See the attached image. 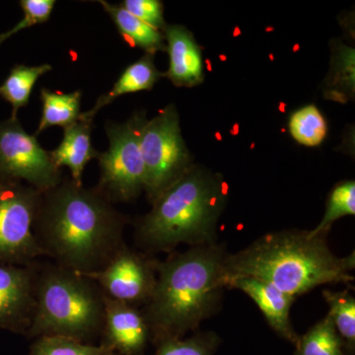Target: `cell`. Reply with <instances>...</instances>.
Segmentation results:
<instances>
[{
    "label": "cell",
    "mask_w": 355,
    "mask_h": 355,
    "mask_svg": "<svg viewBox=\"0 0 355 355\" xmlns=\"http://www.w3.org/2000/svg\"><path fill=\"white\" fill-rule=\"evenodd\" d=\"M127 223L99 187L85 188L67 177L41 193L34 231L44 257L86 273L101 270L125 245Z\"/></svg>",
    "instance_id": "obj_1"
},
{
    "label": "cell",
    "mask_w": 355,
    "mask_h": 355,
    "mask_svg": "<svg viewBox=\"0 0 355 355\" xmlns=\"http://www.w3.org/2000/svg\"><path fill=\"white\" fill-rule=\"evenodd\" d=\"M226 256L212 244L156 261L155 287L142 311L153 342L182 338L216 311L225 288Z\"/></svg>",
    "instance_id": "obj_2"
},
{
    "label": "cell",
    "mask_w": 355,
    "mask_h": 355,
    "mask_svg": "<svg viewBox=\"0 0 355 355\" xmlns=\"http://www.w3.org/2000/svg\"><path fill=\"white\" fill-rule=\"evenodd\" d=\"M354 252L334 254L327 237L286 230L261 237L239 253L227 254L224 280L249 277L265 280L292 297L323 284L354 282Z\"/></svg>",
    "instance_id": "obj_3"
},
{
    "label": "cell",
    "mask_w": 355,
    "mask_h": 355,
    "mask_svg": "<svg viewBox=\"0 0 355 355\" xmlns=\"http://www.w3.org/2000/svg\"><path fill=\"white\" fill-rule=\"evenodd\" d=\"M227 197L223 178L193 165L154 200L137 224V241L150 252L214 244Z\"/></svg>",
    "instance_id": "obj_4"
},
{
    "label": "cell",
    "mask_w": 355,
    "mask_h": 355,
    "mask_svg": "<svg viewBox=\"0 0 355 355\" xmlns=\"http://www.w3.org/2000/svg\"><path fill=\"white\" fill-rule=\"evenodd\" d=\"M105 296L92 280L58 265L38 272L34 315L26 336H62L88 343L102 335Z\"/></svg>",
    "instance_id": "obj_5"
},
{
    "label": "cell",
    "mask_w": 355,
    "mask_h": 355,
    "mask_svg": "<svg viewBox=\"0 0 355 355\" xmlns=\"http://www.w3.org/2000/svg\"><path fill=\"white\" fill-rule=\"evenodd\" d=\"M139 146L146 167L144 191L153 203L193 166L174 105H168L151 120H144Z\"/></svg>",
    "instance_id": "obj_6"
},
{
    "label": "cell",
    "mask_w": 355,
    "mask_h": 355,
    "mask_svg": "<svg viewBox=\"0 0 355 355\" xmlns=\"http://www.w3.org/2000/svg\"><path fill=\"white\" fill-rule=\"evenodd\" d=\"M146 119V113L137 112L125 123H106L109 148L97 158L101 171L98 187L113 202H132L144 191L146 167L139 132Z\"/></svg>",
    "instance_id": "obj_7"
},
{
    "label": "cell",
    "mask_w": 355,
    "mask_h": 355,
    "mask_svg": "<svg viewBox=\"0 0 355 355\" xmlns=\"http://www.w3.org/2000/svg\"><path fill=\"white\" fill-rule=\"evenodd\" d=\"M41 193L0 178V263L28 266L44 257L34 231Z\"/></svg>",
    "instance_id": "obj_8"
},
{
    "label": "cell",
    "mask_w": 355,
    "mask_h": 355,
    "mask_svg": "<svg viewBox=\"0 0 355 355\" xmlns=\"http://www.w3.org/2000/svg\"><path fill=\"white\" fill-rule=\"evenodd\" d=\"M0 178L22 182L44 193L64 177L36 135L26 132L19 120L11 116L0 123Z\"/></svg>",
    "instance_id": "obj_9"
},
{
    "label": "cell",
    "mask_w": 355,
    "mask_h": 355,
    "mask_svg": "<svg viewBox=\"0 0 355 355\" xmlns=\"http://www.w3.org/2000/svg\"><path fill=\"white\" fill-rule=\"evenodd\" d=\"M156 260L123 245L104 268L80 273L94 282L107 298L127 304L146 305L156 284Z\"/></svg>",
    "instance_id": "obj_10"
},
{
    "label": "cell",
    "mask_w": 355,
    "mask_h": 355,
    "mask_svg": "<svg viewBox=\"0 0 355 355\" xmlns=\"http://www.w3.org/2000/svg\"><path fill=\"white\" fill-rule=\"evenodd\" d=\"M0 263V328L27 334L36 303L38 270Z\"/></svg>",
    "instance_id": "obj_11"
},
{
    "label": "cell",
    "mask_w": 355,
    "mask_h": 355,
    "mask_svg": "<svg viewBox=\"0 0 355 355\" xmlns=\"http://www.w3.org/2000/svg\"><path fill=\"white\" fill-rule=\"evenodd\" d=\"M102 335L103 343L112 347L116 355H141L150 340L142 311L106 296Z\"/></svg>",
    "instance_id": "obj_12"
},
{
    "label": "cell",
    "mask_w": 355,
    "mask_h": 355,
    "mask_svg": "<svg viewBox=\"0 0 355 355\" xmlns=\"http://www.w3.org/2000/svg\"><path fill=\"white\" fill-rule=\"evenodd\" d=\"M169 69L164 74L178 87H195L205 80L202 49L193 33L182 25H167L163 30Z\"/></svg>",
    "instance_id": "obj_13"
},
{
    "label": "cell",
    "mask_w": 355,
    "mask_h": 355,
    "mask_svg": "<svg viewBox=\"0 0 355 355\" xmlns=\"http://www.w3.org/2000/svg\"><path fill=\"white\" fill-rule=\"evenodd\" d=\"M226 287L240 289L253 299L273 330L289 342L297 343L299 336L291 321V309L295 297L279 291L265 280L240 277L228 280Z\"/></svg>",
    "instance_id": "obj_14"
},
{
    "label": "cell",
    "mask_w": 355,
    "mask_h": 355,
    "mask_svg": "<svg viewBox=\"0 0 355 355\" xmlns=\"http://www.w3.org/2000/svg\"><path fill=\"white\" fill-rule=\"evenodd\" d=\"M93 121L81 113L76 123L64 128V139L55 150L50 153L53 163L58 168H69L70 178L77 184H83V176L86 165L99 156L100 153L93 147L91 137Z\"/></svg>",
    "instance_id": "obj_15"
},
{
    "label": "cell",
    "mask_w": 355,
    "mask_h": 355,
    "mask_svg": "<svg viewBox=\"0 0 355 355\" xmlns=\"http://www.w3.org/2000/svg\"><path fill=\"white\" fill-rule=\"evenodd\" d=\"M164 76L159 71L154 64V55L146 53L137 62L128 65L119 77L114 87L107 94L98 98L97 102L90 111L85 112L84 116L94 120L96 114L104 107L108 106L116 98L125 94L140 92V91L151 90L156 83Z\"/></svg>",
    "instance_id": "obj_16"
},
{
    "label": "cell",
    "mask_w": 355,
    "mask_h": 355,
    "mask_svg": "<svg viewBox=\"0 0 355 355\" xmlns=\"http://www.w3.org/2000/svg\"><path fill=\"white\" fill-rule=\"evenodd\" d=\"M99 3L104 7L121 36L128 44L141 49L153 55L157 51H166L165 38L162 32L137 19L121 4L116 6L104 0H100Z\"/></svg>",
    "instance_id": "obj_17"
},
{
    "label": "cell",
    "mask_w": 355,
    "mask_h": 355,
    "mask_svg": "<svg viewBox=\"0 0 355 355\" xmlns=\"http://www.w3.org/2000/svg\"><path fill=\"white\" fill-rule=\"evenodd\" d=\"M81 91L71 93H62L43 88L41 90V100L43 112L36 135L43 132L51 127H69L80 116Z\"/></svg>",
    "instance_id": "obj_18"
},
{
    "label": "cell",
    "mask_w": 355,
    "mask_h": 355,
    "mask_svg": "<svg viewBox=\"0 0 355 355\" xmlns=\"http://www.w3.org/2000/svg\"><path fill=\"white\" fill-rule=\"evenodd\" d=\"M51 65H16L11 69L6 81L0 86V96L12 106V118H17L18 111L29 103L30 95L40 77L48 73Z\"/></svg>",
    "instance_id": "obj_19"
},
{
    "label": "cell",
    "mask_w": 355,
    "mask_h": 355,
    "mask_svg": "<svg viewBox=\"0 0 355 355\" xmlns=\"http://www.w3.org/2000/svg\"><path fill=\"white\" fill-rule=\"evenodd\" d=\"M295 355H345V345L329 315L296 343Z\"/></svg>",
    "instance_id": "obj_20"
},
{
    "label": "cell",
    "mask_w": 355,
    "mask_h": 355,
    "mask_svg": "<svg viewBox=\"0 0 355 355\" xmlns=\"http://www.w3.org/2000/svg\"><path fill=\"white\" fill-rule=\"evenodd\" d=\"M288 125L292 137L307 147L320 146L328 132L326 120L315 105H308L292 113Z\"/></svg>",
    "instance_id": "obj_21"
},
{
    "label": "cell",
    "mask_w": 355,
    "mask_h": 355,
    "mask_svg": "<svg viewBox=\"0 0 355 355\" xmlns=\"http://www.w3.org/2000/svg\"><path fill=\"white\" fill-rule=\"evenodd\" d=\"M29 355H116L112 347L101 343L81 342L76 338L62 336H46L37 338Z\"/></svg>",
    "instance_id": "obj_22"
},
{
    "label": "cell",
    "mask_w": 355,
    "mask_h": 355,
    "mask_svg": "<svg viewBox=\"0 0 355 355\" xmlns=\"http://www.w3.org/2000/svg\"><path fill=\"white\" fill-rule=\"evenodd\" d=\"M324 298L330 311L328 315L335 326L345 347L354 349L355 299L349 292L324 291Z\"/></svg>",
    "instance_id": "obj_23"
},
{
    "label": "cell",
    "mask_w": 355,
    "mask_h": 355,
    "mask_svg": "<svg viewBox=\"0 0 355 355\" xmlns=\"http://www.w3.org/2000/svg\"><path fill=\"white\" fill-rule=\"evenodd\" d=\"M327 86L331 87L327 92L334 96V100L349 98L354 93V50L345 44L336 46L334 51L333 67Z\"/></svg>",
    "instance_id": "obj_24"
},
{
    "label": "cell",
    "mask_w": 355,
    "mask_h": 355,
    "mask_svg": "<svg viewBox=\"0 0 355 355\" xmlns=\"http://www.w3.org/2000/svg\"><path fill=\"white\" fill-rule=\"evenodd\" d=\"M355 214V182H342L336 184L329 196L323 219L316 228L309 231L312 236L327 237L329 231L338 219Z\"/></svg>",
    "instance_id": "obj_25"
},
{
    "label": "cell",
    "mask_w": 355,
    "mask_h": 355,
    "mask_svg": "<svg viewBox=\"0 0 355 355\" xmlns=\"http://www.w3.org/2000/svg\"><path fill=\"white\" fill-rule=\"evenodd\" d=\"M218 336L212 333L198 334L189 338H173L159 343L155 355H214Z\"/></svg>",
    "instance_id": "obj_26"
},
{
    "label": "cell",
    "mask_w": 355,
    "mask_h": 355,
    "mask_svg": "<svg viewBox=\"0 0 355 355\" xmlns=\"http://www.w3.org/2000/svg\"><path fill=\"white\" fill-rule=\"evenodd\" d=\"M137 19L162 32L165 29L164 6L159 0H125L121 4Z\"/></svg>",
    "instance_id": "obj_27"
},
{
    "label": "cell",
    "mask_w": 355,
    "mask_h": 355,
    "mask_svg": "<svg viewBox=\"0 0 355 355\" xmlns=\"http://www.w3.org/2000/svg\"><path fill=\"white\" fill-rule=\"evenodd\" d=\"M55 4V0H21L20 6L24 17L10 30L12 35L32 26L46 22L50 19Z\"/></svg>",
    "instance_id": "obj_28"
},
{
    "label": "cell",
    "mask_w": 355,
    "mask_h": 355,
    "mask_svg": "<svg viewBox=\"0 0 355 355\" xmlns=\"http://www.w3.org/2000/svg\"><path fill=\"white\" fill-rule=\"evenodd\" d=\"M12 36L13 35L12 33H11L10 30H9V31L2 33V34H0V46H1V44H3L7 39H9L10 38V37Z\"/></svg>",
    "instance_id": "obj_29"
}]
</instances>
